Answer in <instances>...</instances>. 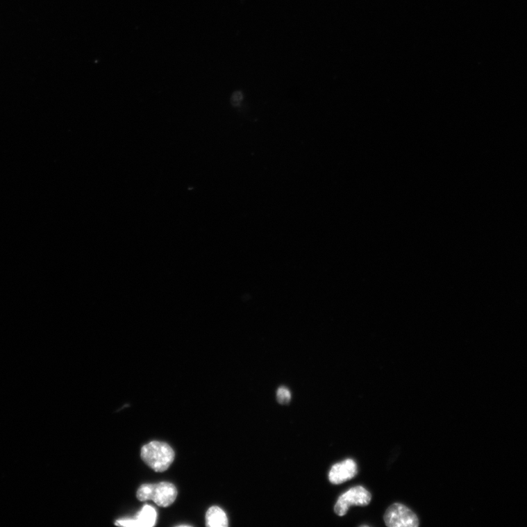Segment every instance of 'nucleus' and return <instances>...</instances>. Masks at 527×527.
I'll use <instances>...</instances> for the list:
<instances>
[{
	"mask_svg": "<svg viewBox=\"0 0 527 527\" xmlns=\"http://www.w3.org/2000/svg\"><path fill=\"white\" fill-rule=\"evenodd\" d=\"M141 457L144 462L155 471L163 472L173 463L175 453L168 444L153 441L143 446Z\"/></svg>",
	"mask_w": 527,
	"mask_h": 527,
	"instance_id": "nucleus-1",
	"label": "nucleus"
},
{
	"mask_svg": "<svg viewBox=\"0 0 527 527\" xmlns=\"http://www.w3.org/2000/svg\"><path fill=\"white\" fill-rule=\"evenodd\" d=\"M137 496L140 501L153 500L158 506L167 508L175 501L178 490L174 485L168 482L144 484L138 490Z\"/></svg>",
	"mask_w": 527,
	"mask_h": 527,
	"instance_id": "nucleus-2",
	"label": "nucleus"
},
{
	"mask_svg": "<svg viewBox=\"0 0 527 527\" xmlns=\"http://www.w3.org/2000/svg\"><path fill=\"white\" fill-rule=\"evenodd\" d=\"M371 494L362 486H355L342 494L335 505L337 515L344 517L351 506H367L370 504Z\"/></svg>",
	"mask_w": 527,
	"mask_h": 527,
	"instance_id": "nucleus-3",
	"label": "nucleus"
},
{
	"mask_svg": "<svg viewBox=\"0 0 527 527\" xmlns=\"http://www.w3.org/2000/svg\"><path fill=\"white\" fill-rule=\"evenodd\" d=\"M384 521L389 527H417L419 519L415 513L399 503L390 506L385 512Z\"/></svg>",
	"mask_w": 527,
	"mask_h": 527,
	"instance_id": "nucleus-4",
	"label": "nucleus"
},
{
	"mask_svg": "<svg viewBox=\"0 0 527 527\" xmlns=\"http://www.w3.org/2000/svg\"><path fill=\"white\" fill-rule=\"evenodd\" d=\"M358 467L353 459H346L341 463L333 465L329 473L331 483L335 485L342 484L356 476Z\"/></svg>",
	"mask_w": 527,
	"mask_h": 527,
	"instance_id": "nucleus-5",
	"label": "nucleus"
},
{
	"mask_svg": "<svg viewBox=\"0 0 527 527\" xmlns=\"http://www.w3.org/2000/svg\"><path fill=\"white\" fill-rule=\"evenodd\" d=\"M157 519L156 510L150 505H144L137 513L136 519L117 521L115 525L127 527H152Z\"/></svg>",
	"mask_w": 527,
	"mask_h": 527,
	"instance_id": "nucleus-6",
	"label": "nucleus"
},
{
	"mask_svg": "<svg viewBox=\"0 0 527 527\" xmlns=\"http://www.w3.org/2000/svg\"><path fill=\"white\" fill-rule=\"evenodd\" d=\"M206 525L210 527H226L228 525L226 512L218 506H212L206 513Z\"/></svg>",
	"mask_w": 527,
	"mask_h": 527,
	"instance_id": "nucleus-7",
	"label": "nucleus"
},
{
	"mask_svg": "<svg viewBox=\"0 0 527 527\" xmlns=\"http://www.w3.org/2000/svg\"><path fill=\"white\" fill-rule=\"evenodd\" d=\"M277 399L281 404H288L291 401V394L290 390L285 387H279L277 391Z\"/></svg>",
	"mask_w": 527,
	"mask_h": 527,
	"instance_id": "nucleus-8",
	"label": "nucleus"
},
{
	"mask_svg": "<svg viewBox=\"0 0 527 527\" xmlns=\"http://www.w3.org/2000/svg\"><path fill=\"white\" fill-rule=\"evenodd\" d=\"M242 100V94L241 92H236L234 93L232 98V103L234 106H238Z\"/></svg>",
	"mask_w": 527,
	"mask_h": 527,
	"instance_id": "nucleus-9",
	"label": "nucleus"
}]
</instances>
